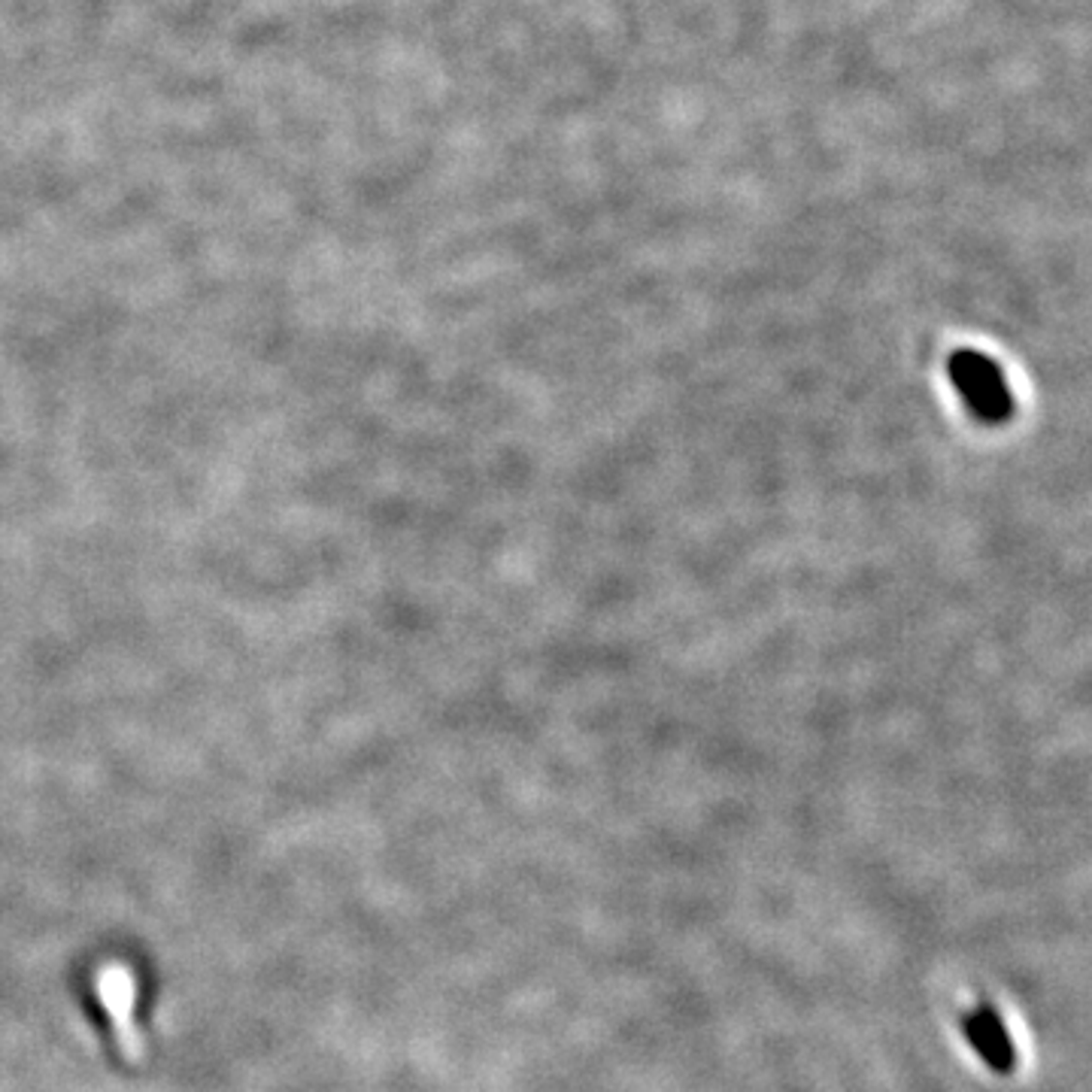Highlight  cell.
<instances>
[{"mask_svg": "<svg viewBox=\"0 0 1092 1092\" xmlns=\"http://www.w3.org/2000/svg\"><path fill=\"white\" fill-rule=\"evenodd\" d=\"M950 374L974 416H981L984 422L1008 419L1011 392H1008L1005 377L998 371V364H992L981 352H956L950 361Z\"/></svg>", "mask_w": 1092, "mask_h": 1092, "instance_id": "obj_1", "label": "cell"}, {"mask_svg": "<svg viewBox=\"0 0 1092 1092\" xmlns=\"http://www.w3.org/2000/svg\"><path fill=\"white\" fill-rule=\"evenodd\" d=\"M95 992L101 998L104 1011L109 1014V1022H112V1032H116L122 1056H128L131 1062H140L146 1056V1038L134 1022L136 986H134L131 971L119 962L104 965L95 977Z\"/></svg>", "mask_w": 1092, "mask_h": 1092, "instance_id": "obj_2", "label": "cell"}]
</instances>
